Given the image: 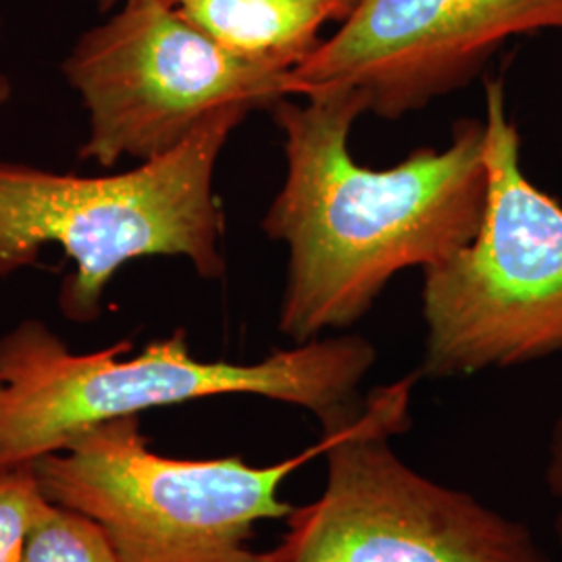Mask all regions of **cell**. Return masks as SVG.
<instances>
[{
  "instance_id": "obj_13",
  "label": "cell",
  "mask_w": 562,
  "mask_h": 562,
  "mask_svg": "<svg viewBox=\"0 0 562 562\" xmlns=\"http://www.w3.org/2000/svg\"><path fill=\"white\" fill-rule=\"evenodd\" d=\"M101 11H109V9H115V7H120L121 2H125V0H92ZM341 4L348 9V13L352 11V7L357 4V0H340Z\"/></svg>"
},
{
  "instance_id": "obj_12",
  "label": "cell",
  "mask_w": 562,
  "mask_h": 562,
  "mask_svg": "<svg viewBox=\"0 0 562 562\" xmlns=\"http://www.w3.org/2000/svg\"><path fill=\"white\" fill-rule=\"evenodd\" d=\"M546 485L557 504V536L562 543V401L557 413V419L552 423L550 442H548V461H546Z\"/></svg>"
},
{
  "instance_id": "obj_7",
  "label": "cell",
  "mask_w": 562,
  "mask_h": 562,
  "mask_svg": "<svg viewBox=\"0 0 562 562\" xmlns=\"http://www.w3.org/2000/svg\"><path fill=\"white\" fill-rule=\"evenodd\" d=\"M60 69L90 121L80 161L104 169L159 159L223 106L271 109L290 97V69L232 55L167 0L121 2Z\"/></svg>"
},
{
  "instance_id": "obj_8",
  "label": "cell",
  "mask_w": 562,
  "mask_h": 562,
  "mask_svg": "<svg viewBox=\"0 0 562 562\" xmlns=\"http://www.w3.org/2000/svg\"><path fill=\"white\" fill-rule=\"evenodd\" d=\"M561 30L562 0H357L340 30L290 71V94L350 90L401 120L482 74L513 36Z\"/></svg>"
},
{
  "instance_id": "obj_16",
  "label": "cell",
  "mask_w": 562,
  "mask_h": 562,
  "mask_svg": "<svg viewBox=\"0 0 562 562\" xmlns=\"http://www.w3.org/2000/svg\"><path fill=\"white\" fill-rule=\"evenodd\" d=\"M0 392H2V380H0Z\"/></svg>"
},
{
  "instance_id": "obj_3",
  "label": "cell",
  "mask_w": 562,
  "mask_h": 562,
  "mask_svg": "<svg viewBox=\"0 0 562 562\" xmlns=\"http://www.w3.org/2000/svg\"><path fill=\"white\" fill-rule=\"evenodd\" d=\"M250 111L217 109L171 153L115 176L0 161V278L34 265L44 246H60L76 262L59 292L60 313L74 323L101 317L104 290L125 262L183 257L201 278H222L223 211L213 178L225 142Z\"/></svg>"
},
{
  "instance_id": "obj_1",
  "label": "cell",
  "mask_w": 562,
  "mask_h": 562,
  "mask_svg": "<svg viewBox=\"0 0 562 562\" xmlns=\"http://www.w3.org/2000/svg\"><path fill=\"white\" fill-rule=\"evenodd\" d=\"M271 106L285 180L262 232L288 246L280 331L294 341L362 319L390 280L423 271L475 240L487 204L485 125L462 120L443 150L422 148L390 169L348 150L361 94L331 90Z\"/></svg>"
},
{
  "instance_id": "obj_15",
  "label": "cell",
  "mask_w": 562,
  "mask_h": 562,
  "mask_svg": "<svg viewBox=\"0 0 562 562\" xmlns=\"http://www.w3.org/2000/svg\"><path fill=\"white\" fill-rule=\"evenodd\" d=\"M0 41H2V15H0Z\"/></svg>"
},
{
  "instance_id": "obj_5",
  "label": "cell",
  "mask_w": 562,
  "mask_h": 562,
  "mask_svg": "<svg viewBox=\"0 0 562 562\" xmlns=\"http://www.w3.org/2000/svg\"><path fill=\"white\" fill-rule=\"evenodd\" d=\"M487 204L475 240L423 271L422 375L446 380L562 350V204L525 176L504 83L485 90Z\"/></svg>"
},
{
  "instance_id": "obj_14",
  "label": "cell",
  "mask_w": 562,
  "mask_h": 562,
  "mask_svg": "<svg viewBox=\"0 0 562 562\" xmlns=\"http://www.w3.org/2000/svg\"><path fill=\"white\" fill-rule=\"evenodd\" d=\"M11 94H13L11 81L7 80L4 76H0V109L11 101Z\"/></svg>"
},
{
  "instance_id": "obj_4",
  "label": "cell",
  "mask_w": 562,
  "mask_h": 562,
  "mask_svg": "<svg viewBox=\"0 0 562 562\" xmlns=\"http://www.w3.org/2000/svg\"><path fill=\"white\" fill-rule=\"evenodd\" d=\"M336 429L299 454L248 464L238 457L173 459L150 450L138 417L102 423L34 461L50 503L101 525L120 562H269L248 542L255 525L285 519L283 482L323 457Z\"/></svg>"
},
{
  "instance_id": "obj_11",
  "label": "cell",
  "mask_w": 562,
  "mask_h": 562,
  "mask_svg": "<svg viewBox=\"0 0 562 562\" xmlns=\"http://www.w3.org/2000/svg\"><path fill=\"white\" fill-rule=\"evenodd\" d=\"M46 501L34 462L0 471V562H23L30 531Z\"/></svg>"
},
{
  "instance_id": "obj_10",
  "label": "cell",
  "mask_w": 562,
  "mask_h": 562,
  "mask_svg": "<svg viewBox=\"0 0 562 562\" xmlns=\"http://www.w3.org/2000/svg\"><path fill=\"white\" fill-rule=\"evenodd\" d=\"M23 562H120L101 525L74 508L42 504Z\"/></svg>"
},
{
  "instance_id": "obj_9",
  "label": "cell",
  "mask_w": 562,
  "mask_h": 562,
  "mask_svg": "<svg viewBox=\"0 0 562 562\" xmlns=\"http://www.w3.org/2000/svg\"><path fill=\"white\" fill-rule=\"evenodd\" d=\"M183 20L241 59L296 69L327 21H344L340 0H167Z\"/></svg>"
},
{
  "instance_id": "obj_6",
  "label": "cell",
  "mask_w": 562,
  "mask_h": 562,
  "mask_svg": "<svg viewBox=\"0 0 562 562\" xmlns=\"http://www.w3.org/2000/svg\"><path fill=\"white\" fill-rule=\"evenodd\" d=\"M413 383L373 390L334 425L322 496L290 510L269 562H550L522 522L394 452L392 438L411 427Z\"/></svg>"
},
{
  "instance_id": "obj_2",
  "label": "cell",
  "mask_w": 562,
  "mask_h": 562,
  "mask_svg": "<svg viewBox=\"0 0 562 562\" xmlns=\"http://www.w3.org/2000/svg\"><path fill=\"white\" fill-rule=\"evenodd\" d=\"M132 341L76 355L55 331L27 319L0 338V471L59 452L83 431L144 411L213 396H261L308 411L323 429L355 415L375 364L361 336L278 350L262 361H201L183 329L123 359Z\"/></svg>"
}]
</instances>
